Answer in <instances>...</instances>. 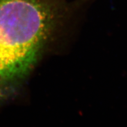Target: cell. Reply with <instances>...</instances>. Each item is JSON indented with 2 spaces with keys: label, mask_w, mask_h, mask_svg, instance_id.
Returning a JSON list of instances; mask_svg holds the SVG:
<instances>
[{
  "label": "cell",
  "mask_w": 127,
  "mask_h": 127,
  "mask_svg": "<svg viewBox=\"0 0 127 127\" xmlns=\"http://www.w3.org/2000/svg\"><path fill=\"white\" fill-rule=\"evenodd\" d=\"M63 12L62 0H0V96L28 75Z\"/></svg>",
  "instance_id": "obj_1"
}]
</instances>
